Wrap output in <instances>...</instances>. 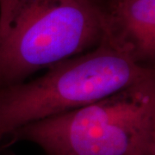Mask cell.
I'll return each mask as SVG.
<instances>
[{"label": "cell", "mask_w": 155, "mask_h": 155, "mask_svg": "<svg viewBox=\"0 0 155 155\" xmlns=\"http://www.w3.org/2000/svg\"><path fill=\"white\" fill-rule=\"evenodd\" d=\"M155 76L104 40L31 81L0 86V142L18 128L88 105Z\"/></svg>", "instance_id": "obj_2"}, {"label": "cell", "mask_w": 155, "mask_h": 155, "mask_svg": "<svg viewBox=\"0 0 155 155\" xmlns=\"http://www.w3.org/2000/svg\"><path fill=\"white\" fill-rule=\"evenodd\" d=\"M47 155H155V76L10 135Z\"/></svg>", "instance_id": "obj_1"}, {"label": "cell", "mask_w": 155, "mask_h": 155, "mask_svg": "<svg viewBox=\"0 0 155 155\" xmlns=\"http://www.w3.org/2000/svg\"><path fill=\"white\" fill-rule=\"evenodd\" d=\"M102 40L149 66L155 59V0H109L104 7Z\"/></svg>", "instance_id": "obj_4"}, {"label": "cell", "mask_w": 155, "mask_h": 155, "mask_svg": "<svg viewBox=\"0 0 155 155\" xmlns=\"http://www.w3.org/2000/svg\"><path fill=\"white\" fill-rule=\"evenodd\" d=\"M22 0H0V40L7 33Z\"/></svg>", "instance_id": "obj_5"}, {"label": "cell", "mask_w": 155, "mask_h": 155, "mask_svg": "<svg viewBox=\"0 0 155 155\" xmlns=\"http://www.w3.org/2000/svg\"><path fill=\"white\" fill-rule=\"evenodd\" d=\"M95 1H97V2L100 5L103 7V9H104V5H105L106 2H107L108 0H95Z\"/></svg>", "instance_id": "obj_6"}, {"label": "cell", "mask_w": 155, "mask_h": 155, "mask_svg": "<svg viewBox=\"0 0 155 155\" xmlns=\"http://www.w3.org/2000/svg\"><path fill=\"white\" fill-rule=\"evenodd\" d=\"M108 1H109V0H108ZM108 1H107V2H108ZM107 2H106V3H107ZM105 5H106V4H105Z\"/></svg>", "instance_id": "obj_7"}, {"label": "cell", "mask_w": 155, "mask_h": 155, "mask_svg": "<svg viewBox=\"0 0 155 155\" xmlns=\"http://www.w3.org/2000/svg\"><path fill=\"white\" fill-rule=\"evenodd\" d=\"M104 9L95 0H22L0 40V86L97 48Z\"/></svg>", "instance_id": "obj_3"}]
</instances>
